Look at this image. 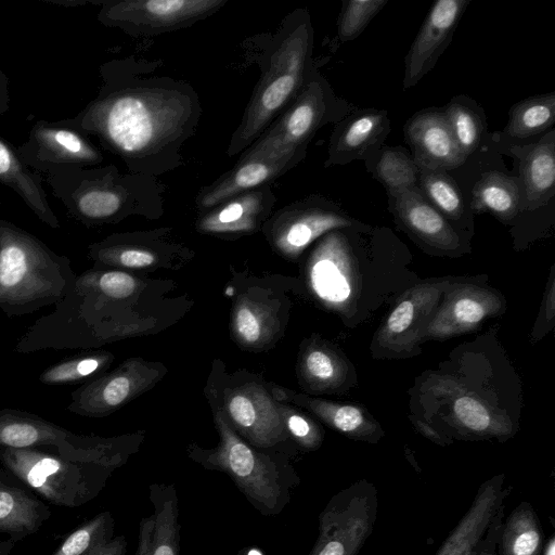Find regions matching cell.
<instances>
[{
    "mask_svg": "<svg viewBox=\"0 0 555 555\" xmlns=\"http://www.w3.org/2000/svg\"><path fill=\"white\" fill-rule=\"evenodd\" d=\"M139 73L128 60L103 64L96 96L62 122L95 137L130 172L154 177L180 166V149L196 131L202 107L190 85Z\"/></svg>",
    "mask_w": 555,
    "mask_h": 555,
    "instance_id": "1",
    "label": "cell"
},
{
    "mask_svg": "<svg viewBox=\"0 0 555 555\" xmlns=\"http://www.w3.org/2000/svg\"><path fill=\"white\" fill-rule=\"evenodd\" d=\"M68 257L0 219V311L9 318L61 302L75 286Z\"/></svg>",
    "mask_w": 555,
    "mask_h": 555,
    "instance_id": "2",
    "label": "cell"
},
{
    "mask_svg": "<svg viewBox=\"0 0 555 555\" xmlns=\"http://www.w3.org/2000/svg\"><path fill=\"white\" fill-rule=\"evenodd\" d=\"M44 175L68 215L88 227L162 208L163 189L152 176L121 173L114 165L56 167Z\"/></svg>",
    "mask_w": 555,
    "mask_h": 555,
    "instance_id": "3",
    "label": "cell"
},
{
    "mask_svg": "<svg viewBox=\"0 0 555 555\" xmlns=\"http://www.w3.org/2000/svg\"><path fill=\"white\" fill-rule=\"evenodd\" d=\"M311 43L309 18L297 12L287 16L264 53V67L242 121L231 137L229 156L247 150L298 94L305 83Z\"/></svg>",
    "mask_w": 555,
    "mask_h": 555,
    "instance_id": "4",
    "label": "cell"
},
{
    "mask_svg": "<svg viewBox=\"0 0 555 555\" xmlns=\"http://www.w3.org/2000/svg\"><path fill=\"white\" fill-rule=\"evenodd\" d=\"M215 421L220 437L218 446L212 450L192 446L189 456L207 469L225 473L262 515L280 514L300 482L294 468L286 460L257 451L234 430L223 413L218 412Z\"/></svg>",
    "mask_w": 555,
    "mask_h": 555,
    "instance_id": "5",
    "label": "cell"
},
{
    "mask_svg": "<svg viewBox=\"0 0 555 555\" xmlns=\"http://www.w3.org/2000/svg\"><path fill=\"white\" fill-rule=\"evenodd\" d=\"M0 462L47 502L77 507L94 499L116 469L64 459L40 448H0Z\"/></svg>",
    "mask_w": 555,
    "mask_h": 555,
    "instance_id": "6",
    "label": "cell"
},
{
    "mask_svg": "<svg viewBox=\"0 0 555 555\" xmlns=\"http://www.w3.org/2000/svg\"><path fill=\"white\" fill-rule=\"evenodd\" d=\"M41 447H54L57 454L67 460L114 468L121 466L129 455V451L113 439L75 435L27 411L0 410V448Z\"/></svg>",
    "mask_w": 555,
    "mask_h": 555,
    "instance_id": "7",
    "label": "cell"
},
{
    "mask_svg": "<svg viewBox=\"0 0 555 555\" xmlns=\"http://www.w3.org/2000/svg\"><path fill=\"white\" fill-rule=\"evenodd\" d=\"M375 486L359 479L334 494L319 516V533L309 555H358L377 517Z\"/></svg>",
    "mask_w": 555,
    "mask_h": 555,
    "instance_id": "8",
    "label": "cell"
},
{
    "mask_svg": "<svg viewBox=\"0 0 555 555\" xmlns=\"http://www.w3.org/2000/svg\"><path fill=\"white\" fill-rule=\"evenodd\" d=\"M228 0L104 1L98 20L131 36H157L182 28L218 12Z\"/></svg>",
    "mask_w": 555,
    "mask_h": 555,
    "instance_id": "9",
    "label": "cell"
},
{
    "mask_svg": "<svg viewBox=\"0 0 555 555\" xmlns=\"http://www.w3.org/2000/svg\"><path fill=\"white\" fill-rule=\"evenodd\" d=\"M326 111V94L321 81H305L286 109L243 153L305 156L308 142L325 120Z\"/></svg>",
    "mask_w": 555,
    "mask_h": 555,
    "instance_id": "10",
    "label": "cell"
},
{
    "mask_svg": "<svg viewBox=\"0 0 555 555\" xmlns=\"http://www.w3.org/2000/svg\"><path fill=\"white\" fill-rule=\"evenodd\" d=\"M451 282H425L409 288L378 330L374 351L406 357L420 351L423 335Z\"/></svg>",
    "mask_w": 555,
    "mask_h": 555,
    "instance_id": "11",
    "label": "cell"
},
{
    "mask_svg": "<svg viewBox=\"0 0 555 555\" xmlns=\"http://www.w3.org/2000/svg\"><path fill=\"white\" fill-rule=\"evenodd\" d=\"M351 224V220L332 202L310 197L278 210L267 222L274 247L287 257H296L320 236Z\"/></svg>",
    "mask_w": 555,
    "mask_h": 555,
    "instance_id": "12",
    "label": "cell"
},
{
    "mask_svg": "<svg viewBox=\"0 0 555 555\" xmlns=\"http://www.w3.org/2000/svg\"><path fill=\"white\" fill-rule=\"evenodd\" d=\"M16 151L25 165L40 175L56 167L100 165L104 158L87 135L62 120H38Z\"/></svg>",
    "mask_w": 555,
    "mask_h": 555,
    "instance_id": "13",
    "label": "cell"
},
{
    "mask_svg": "<svg viewBox=\"0 0 555 555\" xmlns=\"http://www.w3.org/2000/svg\"><path fill=\"white\" fill-rule=\"evenodd\" d=\"M159 376L160 371L151 364L128 359L116 370L74 390L67 409L81 416H106L150 388Z\"/></svg>",
    "mask_w": 555,
    "mask_h": 555,
    "instance_id": "14",
    "label": "cell"
},
{
    "mask_svg": "<svg viewBox=\"0 0 555 555\" xmlns=\"http://www.w3.org/2000/svg\"><path fill=\"white\" fill-rule=\"evenodd\" d=\"M504 310L495 291L470 283H451L424 332L426 339H447L476 330L485 320Z\"/></svg>",
    "mask_w": 555,
    "mask_h": 555,
    "instance_id": "15",
    "label": "cell"
},
{
    "mask_svg": "<svg viewBox=\"0 0 555 555\" xmlns=\"http://www.w3.org/2000/svg\"><path fill=\"white\" fill-rule=\"evenodd\" d=\"M224 405L231 426L254 448L269 449L289 438L276 402L261 386L225 390Z\"/></svg>",
    "mask_w": 555,
    "mask_h": 555,
    "instance_id": "16",
    "label": "cell"
},
{
    "mask_svg": "<svg viewBox=\"0 0 555 555\" xmlns=\"http://www.w3.org/2000/svg\"><path fill=\"white\" fill-rule=\"evenodd\" d=\"M302 158L301 155L270 156L243 153L231 170L199 191L196 205L199 210L205 211L238 194L271 185Z\"/></svg>",
    "mask_w": 555,
    "mask_h": 555,
    "instance_id": "17",
    "label": "cell"
},
{
    "mask_svg": "<svg viewBox=\"0 0 555 555\" xmlns=\"http://www.w3.org/2000/svg\"><path fill=\"white\" fill-rule=\"evenodd\" d=\"M308 264L313 293L325 305L344 308L354 288L353 268L345 237L336 230L324 234Z\"/></svg>",
    "mask_w": 555,
    "mask_h": 555,
    "instance_id": "18",
    "label": "cell"
},
{
    "mask_svg": "<svg viewBox=\"0 0 555 555\" xmlns=\"http://www.w3.org/2000/svg\"><path fill=\"white\" fill-rule=\"evenodd\" d=\"M468 3L466 0H439L433 5L405 57L404 89L416 85L434 66Z\"/></svg>",
    "mask_w": 555,
    "mask_h": 555,
    "instance_id": "19",
    "label": "cell"
},
{
    "mask_svg": "<svg viewBox=\"0 0 555 555\" xmlns=\"http://www.w3.org/2000/svg\"><path fill=\"white\" fill-rule=\"evenodd\" d=\"M406 142L417 167L453 169L466 157L460 151L443 111L426 109L415 114L404 127Z\"/></svg>",
    "mask_w": 555,
    "mask_h": 555,
    "instance_id": "20",
    "label": "cell"
},
{
    "mask_svg": "<svg viewBox=\"0 0 555 555\" xmlns=\"http://www.w3.org/2000/svg\"><path fill=\"white\" fill-rule=\"evenodd\" d=\"M508 491L503 474L483 481L436 555H476L494 515L505 504Z\"/></svg>",
    "mask_w": 555,
    "mask_h": 555,
    "instance_id": "21",
    "label": "cell"
},
{
    "mask_svg": "<svg viewBox=\"0 0 555 555\" xmlns=\"http://www.w3.org/2000/svg\"><path fill=\"white\" fill-rule=\"evenodd\" d=\"M275 201L271 185L250 190L205 210L197 229L210 234L253 232L270 215Z\"/></svg>",
    "mask_w": 555,
    "mask_h": 555,
    "instance_id": "22",
    "label": "cell"
},
{
    "mask_svg": "<svg viewBox=\"0 0 555 555\" xmlns=\"http://www.w3.org/2000/svg\"><path fill=\"white\" fill-rule=\"evenodd\" d=\"M150 500L153 512L140 521L135 555H179V502L175 486L152 483Z\"/></svg>",
    "mask_w": 555,
    "mask_h": 555,
    "instance_id": "23",
    "label": "cell"
},
{
    "mask_svg": "<svg viewBox=\"0 0 555 555\" xmlns=\"http://www.w3.org/2000/svg\"><path fill=\"white\" fill-rule=\"evenodd\" d=\"M14 478L0 468V533L16 542L37 532L52 513L43 501L16 483Z\"/></svg>",
    "mask_w": 555,
    "mask_h": 555,
    "instance_id": "24",
    "label": "cell"
},
{
    "mask_svg": "<svg viewBox=\"0 0 555 555\" xmlns=\"http://www.w3.org/2000/svg\"><path fill=\"white\" fill-rule=\"evenodd\" d=\"M391 197L395 215L410 232L443 250L456 249L460 246L459 235L444 217L425 199L418 188Z\"/></svg>",
    "mask_w": 555,
    "mask_h": 555,
    "instance_id": "25",
    "label": "cell"
},
{
    "mask_svg": "<svg viewBox=\"0 0 555 555\" xmlns=\"http://www.w3.org/2000/svg\"><path fill=\"white\" fill-rule=\"evenodd\" d=\"M511 151L519 159L522 182L521 208L535 209L554 195L555 139L551 131L539 143L515 146Z\"/></svg>",
    "mask_w": 555,
    "mask_h": 555,
    "instance_id": "26",
    "label": "cell"
},
{
    "mask_svg": "<svg viewBox=\"0 0 555 555\" xmlns=\"http://www.w3.org/2000/svg\"><path fill=\"white\" fill-rule=\"evenodd\" d=\"M389 131L386 111L364 109L350 116L336 129L328 146L326 166L344 165L361 158Z\"/></svg>",
    "mask_w": 555,
    "mask_h": 555,
    "instance_id": "27",
    "label": "cell"
},
{
    "mask_svg": "<svg viewBox=\"0 0 555 555\" xmlns=\"http://www.w3.org/2000/svg\"><path fill=\"white\" fill-rule=\"evenodd\" d=\"M42 181V176L29 169L21 159L16 147L0 138V183L12 189L43 223L60 229V221L49 205Z\"/></svg>",
    "mask_w": 555,
    "mask_h": 555,
    "instance_id": "28",
    "label": "cell"
},
{
    "mask_svg": "<svg viewBox=\"0 0 555 555\" xmlns=\"http://www.w3.org/2000/svg\"><path fill=\"white\" fill-rule=\"evenodd\" d=\"M293 400L309 409L328 426L351 439L377 442L383 436V431L375 420L369 417L356 405L313 399L301 395L294 396Z\"/></svg>",
    "mask_w": 555,
    "mask_h": 555,
    "instance_id": "29",
    "label": "cell"
},
{
    "mask_svg": "<svg viewBox=\"0 0 555 555\" xmlns=\"http://www.w3.org/2000/svg\"><path fill=\"white\" fill-rule=\"evenodd\" d=\"M520 203L518 180L499 171L485 173L473 189V210L489 211L504 221L517 215Z\"/></svg>",
    "mask_w": 555,
    "mask_h": 555,
    "instance_id": "30",
    "label": "cell"
},
{
    "mask_svg": "<svg viewBox=\"0 0 555 555\" xmlns=\"http://www.w3.org/2000/svg\"><path fill=\"white\" fill-rule=\"evenodd\" d=\"M542 530L539 518L528 502L519 503L503 521L498 555H541Z\"/></svg>",
    "mask_w": 555,
    "mask_h": 555,
    "instance_id": "31",
    "label": "cell"
},
{
    "mask_svg": "<svg viewBox=\"0 0 555 555\" xmlns=\"http://www.w3.org/2000/svg\"><path fill=\"white\" fill-rule=\"evenodd\" d=\"M453 421L465 437L506 439L513 434L508 420L494 416L479 399L462 396L453 402Z\"/></svg>",
    "mask_w": 555,
    "mask_h": 555,
    "instance_id": "32",
    "label": "cell"
},
{
    "mask_svg": "<svg viewBox=\"0 0 555 555\" xmlns=\"http://www.w3.org/2000/svg\"><path fill=\"white\" fill-rule=\"evenodd\" d=\"M555 93L528 98L518 102L509 112L504 132L516 139L539 134L554 125Z\"/></svg>",
    "mask_w": 555,
    "mask_h": 555,
    "instance_id": "33",
    "label": "cell"
},
{
    "mask_svg": "<svg viewBox=\"0 0 555 555\" xmlns=\"http://www.w3.org/2000/svg\"><path fill=\"white\" fill-rule=\"evenodd\" d=\"M443 113L460 151L467 157L481 140L485 129L482 115L477 112L476 103L463 95L454 98Z\"/></svg>",
    "mask_w": 555,
    "mask_h": 555,
    "instance_id": "34",
    "label": "cell"
},
{
    "mask_svg": "<svg viewBox=\"0 0 555 555\" xmlns=\"http://www.w3.org/2000/svg\"><path fill=\"white\" fill-rule=\"evenodd\" d=\"M113 361L106 351L81 353L49 366L39 380L49 386L77 383L103 371Z\"/></svg>",
    "mask_w": 555,
    "mask_h": 555,
    "instance_id": "35",
    "label": "cell"
},
{
    "mask_svg": "<svg viewBox=\"0 0 555 555\" xmlns=\"http://www.w3.org/2000/svg\"><path fill=\"white\" fill-rule=\"evenodd\" d=\"M420 170L414 159L397 149H385L374 167V176L390 196L416 186Z\"/></svg>",
    "mask_w": 555,
    "mask_h": 555,
    "instance_id": "36",
    "label": "cell"
},
{
    "mask_svg": "<svg viewBox=\"0 0 555 555\" xmlns=\"http://www.w3.org/2000/svg\"><path fill=\"white\" fill-rule=\"evenodd\" d=\"M420 190L447 217L457 219L464 211L461 191L443 169L418 167Z\"/></svg>",
    "mask_w": 555,
    "mask_h": 555,
    "instance_id": "37",
    "label": "cell"
},
{
    "mask_svg": "<svg viewBox=\"0 0 555 555\" xmlns=\"http://www.w3.org/2000/svg\"><path fill=\"white\" fill-rule=\"evenodd\" d=\"M89 257L98 266L129 269L145 268L156 262V254L151 249L118 241L115 235L90 245Z\"/></svg>",
    "mask_w": 555,
    "mask_h": 555,
    "instance_id": "38",
    "label": "cell"
},
{
    "mask_svg": "<svg viewBox=\"0 0 555 555\" xmlns=\"http://www.w3.org/2000/svg\"><path fill=\"white\" fill-rule=\"evenodd\" d=\"M273 319L260 302L242 298L234 310L233 328L240 341L256 345L272 333Z\"/></svg>",
    "mask_w": 555,
    "mask_h": 555,
    "instance_id": "39",
    "label": "cell"
},
{
    "mask_svg": "<svg viewBox=\"0 0 555 555\" xmlns=\"http://www.w3.org/2000/svg\"><path fill=\"white\" fill-rule=\"evenodd\" d=\"M138 280L118 270H89L76 278L75 287L95 293L108 300H124L137 289Z\"/></svg>",
    "mask_w": 555,
    "mask_h": 555,
    "instance_id": "40",
    "label": "cell"
},
{
    "mask_svg": "<svg viewBox=\"0 0 555 555\" xmlns=\"http://www.w3.org/2000/svg\"><path fill=\"white\" fill-rule=\"evenodd\" d=\"M301 369L307 380L319 388L340 385L347 372L346 363L323 347L308 349L304 354Z\"/></svg>",
    "mask_w": 555,
    "mask_h": 555,
    "instance_id": "41",
    "label": "cell"
},
{
    "mask_svg": "<svg viewBox=\"0 0 555 555\" xmlns=\"http://www.w3.org/2000/svg\"><path fill=\"white\" fill-rule=\"evenodd\" d=\"M113 533V516L109 512H102L72 532L52 555H82L109 541Z\"/></svg>",
    "mask_w": 555,
    "mask_h": 555,
    "instance_id": "42",
    "label": "cell"
},
{
    "mask_svg": "<svg viewBox=\"0 0 555 555\" xmlns=\"http://www.w3.org/2000/svg\"><path fill=\"white\" fill-rule=\"evenodd\" d=\"M386 3V0H351L346 2L338 24L339 39L349 41L358 37Z\"/></svg>",
    "mask_w": 555,
    "mask_h": 555,
    "instance_id": "43",
    "label": "cell"
},
{
    "mask_svg": "<svg viewBox=\"0 0 555 555\" xmlns=\"http://www.w3.org/2000/svg\"><path fill=\"white\" fill-rule=\"evenodd\" d=\"M276 404L289 437L306 450L318 449L323 440V434L318 425L288 405L280 402Z\"/></svg>",
    "mask_w": 555,
    "mask_h": 555,
    "instance_id": "44",
    "label": "cell"
},
{
    "mask_svg": "<svg viewBox=\"0 0 555 555\" xmlns=\"http://www.w3.org/2000/svg\"><path fill=\"white\" fill-rule=\"evenodd\" d=\"M504 508L505 505H502L498 509L486 531L476 555H496L498 541L504 521Z\"/></svg>",
    "mask_w": 555,
    "mask_h": 555,
    "instance_id": "45",
    "label": "cell"
},
{
    "mask_svg": "<svg viewBox=\"0 0 555 555\" xmlns=\"http://www.w3.org/2000/svg\"><path fill=\"white\" fill-rule=\"evenodd\" d=\"M127 540L124 535L112 538L99 544L82 555H126Z\"/></svg>",
    "mask_w": 555,
    "mask_h": 555,
    "instance_id": "46",
    "label": "cell"
},
{
    "mask_svg": "<svg viewBox=\"0 0 555 555\" xmlns=\"http://www.w3.org/2000/svg\"><path fill=\"white\" fill-rule=\"evenodd\" d=\"M10 108L9 77L0 68V115Z\"/></svg>",
    "mask_w": 555,
    "mask_h": 555,
    "instance_id": "47",
    "label": "cell"
},
{
    "mask_svg": "<svg viewBox=\"0 0 555 555\" xmlns=\"http://www.w3.org/2000/svg\"><path fill=\"white\" fill-rule=\"evenodd\" d=\"M15 543L16 542L11 539L0 540V555H10Z\"/></svg>",
    "mask_w": 555,
    "mask_h": 555,
    "instance_id": "48",
    "label": "cell"
},
{
    "mask_svg": "<svg viewBox=\"0 0 555 555\" xmlns=\"http://www.w3.org/2000/svg\"><path fill=\"white\" fill-rule=\"evenodd\" d=\"M542 555H555V538L552 535L544 546Z\"/></svg>",
    "mask_w": 555,
    "mask_h": 555,
    "instance_id": "49",
    "label": "cell"
},
{
    "mask_svg": "<svg viewBox=\"0 0 555 555\" xmlns=\"http://www.w3.org/2000/svg\"><path fill=\"white\" fill-rule=\"evenodd\" d=\"M244 555H263V553L257 547H251L246 550Z\"/></svg>",
    "mask_w": 555,
    "mask_h": 555,
    "instance_id": "50",
    "label": "cell"
}]
</instances>
